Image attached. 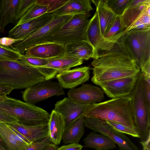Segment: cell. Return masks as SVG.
<instances>
[{"label": "cell", "instance_id": "13", "mask_svg": "<svg viewBox=\"0 0 150 150\" xmlns=\"http://www.w3.org/2000/svg\"><path fill=\"white\" fill-rule=\"evenodd\" d=\"M83 60L64 56L50 59L46 65L36 67L45 77L46 80L54 78L59 73L83 64Z\"/></svg>", "mask_w": 150, "mask_h": 150}, {"label": "cell", "instance_id": "31", "mask_svg": "<svg viewBox=\"0 0 150 150\" xmlns=\"http://www.w3.org/2000/svg\"><path fill=\"white\" fill-rule=\"evenodd\" d=\"M23 55L8 47L0 45V60L16 61L21 59Z\"/></svg>", "mask_w": 150, "mask_h": 150}, {"label": "cell", "instance_id": "9", "mask_svg": "<svg viewBox=\"0 0 150 150\" xmlns=\"http://www.w3.org/2000/svg\"><path fill=\"white\" fill-rule=\"evenodd\" d=\"M83 119L85 127L108 137L117 144L119 150H139L126 135L116 130L105 120L90 117Z\"/></svg>", "mask_w": 150, "mask_h": 150}, {"label": "cell", "instance_id": "35", "mask_svg": "<svg viewBox=\"0 0 150 150\" xmlns=\"http://www.w3.org/2000/svg\"><path fill=\"white\" fill-rule=\"evenodd\" d=\"M106 121L108 123L118 131L123 134L129 135L134 137L139 138V135L136 129L128 127L117 122L108 121Z\"/></svg>", "mask_w": 150, "mask_h": 150}, {"label": "cell", "instance_id": "32", "mask_svg": "<svg viewBox=\"0 0 150 150\" xmlns=\"http://www.w3.org/2000/svg\"><path fill=\"white\" fill-rule=\"evenodd\" d=\"M130 0H106L107 6L117 16H121Z\"/></svg>", "mask_w": 150, "mask_h": 150}, {"label": "cell", "instance_id": "43", "mask_svg": "<svg viewBox=\"0 0 150 150\" xmlns=\"http://www.w3.org/2000/svg\"><path fill=\"white\" fill-rule=\"evenodd\" d=\"M59 147L53 143L48 144L42 150H57Z\"/></svg>", "mask_w": 150, "mask_h": 150}, {"label": "cell", "instance_id": "34", "mask_svg": "<svg viewBox=\"0 0 150 150\" xmlns=\"http://www.w3.org/2000/svg\"><path fill=\"white\" fill-rule=\"evenodd\" d=\"M69 0H37L36 3L39 4L48 5L47 13L50 14L59 8Z\"/></svg>", "mask_w": 150, "mask_h": 150}, {"label": "cell", "instance_id": "41", "mask_svg": "<svg viewBox=\"0 0 150 150\" xmlns=\"http://www.w3.org/2000/svg\"><path fill=\"white\" fill-rule=\"evenodd\" d=\"M18 122L16 118L0 112V123L8 124Z\"/></svg>", "mask_w": 150, "mask_h": 150}, {"label": "cell", "instance_id": "14", "mask_svg": "<svg viewBox=\"0 0 150 150\" xmlns=\"http://www.w3.org/2000/svg\"><path fill=\"white\" fill-rule=\"evenodd\" d=\"M68 96L75 102L87 105L99 102L104 97V92L101 89L90 84H84L79 88L71 89Z\"/></svg>", "mask_w": 150, "mask_h": 150}, {"label": "cell", "instance_id": "29", "mask_svg": "<svg viewBox=\"0 0 150 150\" xmlns=\"http://www.w3.org/2000/svg\"><path fill=\"white\" fill-rule=\"evenodd\" d=\"M48 5H42L36 2L19 20L15 26H18L47 13Z\"/></svg>", "mask_w": 150, "mask_h": 150}, {"label": "cell", "instance_id": "27", "mask_svg": "<svg viewBox=\"0 0 150 150\" xmlns=\"http://www.w3.org/2000/svg\"><path fill=\"white\" fill-rule=\"evenodd\" d=\"M96 7L101 34L103 36L109 24L116 15L107 5L106 0L91 1Z\"/></svg>", "mask_w": 150, "mask_h": 150}, {"label": "cell", "instance_id": "25", "mask_svg": "<svg viewBox=\"0 0 150 150\" xmlns=\"http://www.w3.org/2000/svg\"><path fill=\"white\" fill-rule=\"evenodd\" d=\"M19 1L20 0H0V33L4 32L8 24H16L15 12Z\"/></svg>", "mask_w": 150, "mask_h": 150}, {"label": "cell", "instance_id": "30", "mask_svg": "<svg viewBox=\"0 0 150 150\" xmlns=\"http://www.w3.org/2000/svg\"><path fill=\"white\" fill-rule=\"evenodd\" d=\"M150 28V5L147 6L130 26L125 30Z\"/></svg>", "mask_w": 150, "mask_h": 150}, {"label": "cell", "instance_id": "18", "mask_svg": "<svg viewBox=\"0 0 150 150\" xmlns=\"http://www.w3.org/2000/svg\"><path fill=\"white\" fill-rule=\"evenodd\" d=\"M8 124L22 134L31 144L41 141L49 135L48 123L26 125L16 122Z\"/></svg>", "mask_w": 150, "mask_h": 150}, {"label": "cell", "instance_id": "44", "mask_svg": "<svg viewBox=\"0 0 150 150\" xmlns=\"http://www.w3.org/2000/svg\"><path fill=\"white\" fill-rule=\"evenodd\" d=\"M11 128L14 131V132L20 137L23 140L26 142L30 144H32L30 143V142L25 137H24L22 134H21L20 132H18L15 129H14L12 128L11 127Z\"/></svg>", "mask_w": 150, "mask_h": 150}, {"label": "cell", "instance_id": "26", "mask_svg": "<svg viewBox=\"0 0 150 150\" xmlns=\"http://www.w3.org/2000/svg\"><path fill=\"white\" fill-rule=\"evenodd\" d=\"M83 141L86 147L96 149L108 150L116 147V144L108 137L94 132H91Z\"/></svg>", "mask_w": 150, "mask_h": 150}, {"label": "cell", "instance_id": "28", "mask_svg": "<svg viewBox=\"0 0 150 150\" xmlns=\"http://www.w3.org/2000/svg\"><path fill=\"white\" fill-rule=\"evenodd\" d=\"M84 127L83 117L74 121L65 130L62 138L64 143H79L84 134Z\"/></svg>", "mask_w": 150, "mask_h": 150}, {"label": "cell", "instance_id": "45", "mask_svg": "<svg viewBox=\"0 0 150 150\" xmlns=\"http://www.w3.org/2000/svg\"><path fill=\"white\" fill-rule=\"evenodd\" d=\"M0 147L4 150H8L4 143L0 137Z\"/></svg>", "mask_w": 150, "mask_h": 150}, {"label": "cell", "instance_id": "40", "mask_svg": "<svg viewBox=\"0 0 150 150\" xmlns=\"http://www.w3.org/2000/svg\"><path fill=\"white\" fill-rule=\"evenodd\" d=\"M23 40L22 39H15L9 37L0 38V45L9 47L11 46L16 42Z\"/></svg>", "mask_w": 150, "mask_h": 150}, {"label": "cell", "instance_id": "10", "mask_svg": "<svg viewBox=\"0 0 150 150\" xmlns=\"http://www.w3.org/2000/svg\"><path fill=\"white\" fill-rule=\"evenodd\" d=\"M23 100L34 104L51 96L65 95L63 88L58 82L46 80L26 88L21 92Z\"/></svg>", "mask_w": 150, "mask_h": 150}, {"label": "cell", "instance_id": "19", "mask_svg": "<svg viewBox=\"0 0 150 150\" xmlns=\"http://www.w3.org/2000/svg\"><path fill=\"white\" fill-rule=\"evenodd\" d=\"M0 137L8 150H25L32 144L19 137L5 123H0Z\"/></svg>", "mask_w": 150, "mask_h": 150}, {"label": "cell", "instance_id": "6", "mask_svg": "<svg viewBox=\"0 0 150 150\" xmlns=\"http://www.w3.org/2000/svg\"><path fill=\"white\" fill-rule=\"evenodd\" d=\"M124 45L140 69L150 62V28L132 29L123 37Z\"/></svg>", "mask_w": 150, "mask_h": 150}, {"label": "cell", "instance_id": "21", "mask_svg": "<svg viewBox=\"0 0 150 150\" xmlns=\"http://www.w3.org/2000/svg\"><path fill=\"white\" fill-rule=\"evenodd\" d=\"M86 35L87 41L93 48L94 59L98 54V48L103 38L97 13L96 11L93 17L89 20Z\"/></svg>", "mask_w": 150, "mask_h": 150}, {"label": "cell", "instance_id": "8", "mask_svg": "<svg viewBox=\"0 0 150 150\" xmlns=\"http://www.w3.org/2000/svg\"><path fill=\"white\" fill-rule=\"evenodd\" d=\"M73 15H54L52 19L49 23L23 40L16 42L11 47L12 49L23 55L30 48L45 42Z\"/></svg>", "mask_w": 150, "mask_h": 150}, {"label": "cell", "instance_id": "20", "mask_svg": "<svg viewBox=\"0 0 150 150\" xmlns=\"http://www.w3.org/2000/svg\"><path fill=\"white\" fill-rule=\"evenodd\" d=\"M93 10L89 0H69L64 4L51 13L53 15H65L89 13Z\"/></svg>", "mask_w": 150, "mask_h": 150}, {"label": "cell", "instance_id": "3", "mask_svg": "<svg viewBox=\"0 0 150 150\" xmlns=\"http://www.w3.org/2000/svg\"><path fill=\"white\" fill-rule=\"evenodd\" d=\"M46 80L45 76L36 67L21 59L16 61L0 60V84L20 89Z\"/></svg>", "mask_w": 150, "mask_h": 150}, {"label": "cell", "instance_id": "47", "mask_svg": "<svg viewBox=\"0 0 150 150\" xmlns=\"http://www.w3.org/2000/svg\"><path fill=\"white\" fill-rule=\"evenodd\" d=\"M143 150H150V148L143 147Z\"/></svg>", "mask_w": 150, "mask_h": 150}, {"label": "cell", "instance_id": "23", "mask_svg": "<svg viewBox=\"0 0 150 150\" xmlns=\"http://www.w3.org/2000/svg\"><path fill=\"white\" fill-rule=\"evenodd\" d=\"M48 124L51 141L52 143L57 145L60 143L65 130L64 119L60 114L53 110L50 115Z\"/></svg>", "mask_w": 150, "mask_h": 150}, {"label": "cell", "instance_id": "38", "mask_svg": "<svg viewBox=\"0 0 150 150\" xmlns=\"http://www.w3.org/2000/svg\"><path fill=\"white\" fill-rule=\"evenodd\" d=\"M143 92L147 103L150 106V79H144Z\"/></svg>", "mask_w": 150, "mask_h": 150}, {"label": "cell", "instance_id": "48", "mask_svg": "<svg viewBox=\"0 0 150 150\" xmlns=\"http://www.w3.org/2000/svg\"><path fill=\"white\" fill-rule=\"evenodd\" d=\"M95 150H107L105 149H95Z\"/></svg>", "mask_w": 150, "mask_h": 150}, {"label": "cell", "instance_id": "12", "mask_svg": "<svg viewBox=\"0 0 150 150\" xmlns=\"http://www.w3.org/2000/svg\"><path fill=\"white\" fill-rule=\"evenodd\" d=\"M90 105L78 103L66 97L55 103L54 110L63 118L66 129L77 119L83 117Z\"/></svg>", "mask_w": 150, "mask_h": 150}, {"label": "cell", "instance_id": "7", "mask_svg": "<svg viewBox=\"0 0 150 150\" xmlns=\"http://www.w3.org/2000/svg\"><path fill=\"white\" fill-rule=\"evenodd\" d=\"M90 16V13L74 15L45 42H54L65 45L75 42L87 41L86 32Z\"/></svg>", "mask_w": 150, "mask_h": 150}, {"label": "cell", "instance_id": "11", "mask_svg": "<svg viewBox=\"0 0 150 150\" xmlns=\"http://www.w3.org/2000/svg\"><path fill=\"white\" fill-rule=\"evenodd\" d=\"M139 74L105 81L99 86L108 96L112 98L129 96L135 86Z\"/></svg>", "mask_w": 150, "mask_h": 150}, {"label": "cell", "instance_id": "22", "mask_svg": "<svg viewBox=\"0 0 150 150\" xmlns=\"http://www.w3.org/2000/svg\"><path fill=\"white\" fill-rule=\"evenodd\" d=\"M65 56L84 60L93 58L94 53L91 46L87 41L76 42L65 45Z\"/></svg>", "mask_w": 150, "mask_h": 150}, {"label": "cell", "instance_id": "37", "mask_svg": "<svg viewBox=\"0 0 150 150\" xmlns=\"http://www.w3.org/2000/svg\"><path fill=\"white\" fill-rule=\"evenodd\" d=\"M52 143L49 135L41 141L33 143L25 150H42L48 144Z\"/></svg>", "mask_w": 150, "mask_h": 150}, {"label": "cell", "instance_id": "5", "mask_svg": "<svg viewBox=\"0 0 150 150\" xmlns=\"http://www.w3.org/2000/svg\"><path fill=\"white\" fill-rule=\"evenodd\" d=\"M144 78L140 74L135 86L130 95L136 129L140 142L146 141L150 136V106L143 92Z\"/></svg>", "mask_w": 150, "mask_h": 150}, {"label": "cell", "instance_id": "15", "mask_svg": "<svg viewBox=\"0 0 150 150\" xmlns=\"http://www.w3.org/2000/svg\"><path fill=\"white\" fill-rule=\"evenodd\" d=\"M54 15L46 13L15 26L8 32V37L23 40L50 22Z\"/></svg>", "mask_w": 150, "mask_h": 150}, {"label": "cell", "instance_id": "4", "mask_svg": "<svg viewBox=\"0 0 150 150\" xmlns=\"http://www.w3.org/2000/svg\"><path fill=\"white\" fill-rule=\"evenodd\" d=\"M0 112L16 119L18 122L26 125L47 124L50 115L34 104L7 97L0 102Z\"/></svg>", "mask_w": 150, "mask_h": 150}, {"label": "cell", "instance_id": "33", "mask_svg": "<svg viewBox=\"0 0 150 150\" xmlns=\"http://www.w3.org/2000/svg\"><path fill=\"white\" fill-rule=\"evenodd\" d=\"M36 1L37 0H20L15 12V21L16 23Z\"/></svg>", "mask_w": 150, "mask_h": 150}, {"label": "cell", "instance_id": "17", "mask_svg": "<svg viewBox=\"0 0 150 150\" xmlns=\"http://www.w3.org/2000/svg\"><path fill=\"white\" fill-rule=\"evenodd\" d=\"M65 45L55 42H47L35 45L28 50L25 57L52 59L64 56Z\"/></svg>", "mask_w": 150, "mask_h": 150}, {"label": "cell", "instance_id": "49", "mask_svg": "<svg viewBox=\"0 0 150 150\" xmlns=\"http://www.w3.org/2000/svg\"><path fill=\"white\" fill-rule=\"evenodd\" d=\"M0 150H4L0 147Z\"/></svg>", "mask_w": 150, "mask_h": 150}, {"label": "cell", "instance_id": "42", "mask_svg": "<svg viewBox=\"0 0 150 150\" xmlns=\"http://www.w3.org/2000/svg\"><path fill=\"white\" fill-rule=\"evenodd\" d=\"M13 88L10 86L0 84V96H6L10 93Z\"/></svg>", "mask_w": 150, "mask_h": 150}, {"label": "cell", "instance_id": "39", "mask_svg": "<svg viewBox=\"0 0 150 150\" xmlns=\"http://www.w3.org/2000/svg\"><path fill=\"white\" fill-rule=\"evenodd\" d=\"M83 147L79 143H71L58 147L57 150H81Z\"/></svg>", "mask_w": 150, "mask_h": 150}, {"label": "cell", "instance_id": "36", "mask_svg": "<svg viewBox=\"0 0 150 150\" xmlns=\"http://www.w3.org/2000/svg\"><path fill=\"white\" fill-rule=\"evenodd\" d=\"M25 63L33 67H40L47 64L50 59L37 57H25L24 55L21 59Z\"/></svg>", "mask_w": 150, "mask_h": 150}, {"label": "cell", "instance_id": "1", "mask_svg": "<svg viewBox=\"0 0 150 150\" xmlns=\"http://www.w3.org/2000/svg\"><path fill=\"white\" fill-rule=\"evenodd\" d=\"M123 36L110 50L99 52L91 63L93 67L91 80L95 84L99 86L105 81L134 76L141 73L139 67L124 45Z\"/></svg>", "mask_w": 150, "mask_h": 150}, {"label": "cell", "instance_id": "46", "mask_svg": "<svg viewBox=\"0 0 150 150\" xmlns=\"http://www.w3.org/2000/svg\"><path fill=\"white\" fill-rule=\"evenodd\" d=\"M7 98L6 96H0V102L4 100Z\"/></svg>", "mask_w": 150, "mask_h": 150}, {"label": "cell", "instance_id": "16", "mask_svg": "<svg viewBox=\"0 0 150 150\" xmlns=\"http://www.w3.org/2000/svg\"><path fill=\"white\" fill-rule=\"evenodd\" d=\"M90 70L89 67L69 69L59 73L56 77L63 88L72 89L89 80Z\"/></svg>", "mask_w": 150, "mask_h": 150}, {"label": "cell", "instance_id": "2", "mask_svg": "<svg viewBox=\"0 0 150 150\" xmlns=\"http://www.w3.org/2000/svg\"><path fill=\"white\" fill-rule=\"evenodd\" d=\"M83 117L113 122L136 129L129 96L91 104Z\"/></svg>", "mask_w": 150, "mask_h": 150}, {"label": "cell", "instance_id": "24", "mask_svg": "<svg viewBox=\"0 0 150 150\" xmlns=\"http://www.w3.org/2000/svg\"><path fill=\"white\" fill-rule=\"evenodd\" d=\"M149 5L150 0H130L125 11L121 16L125 30L139 15L143 9Z\"/></svg>", "mask_w": 150, "mask_h": 150}]
</instances>
